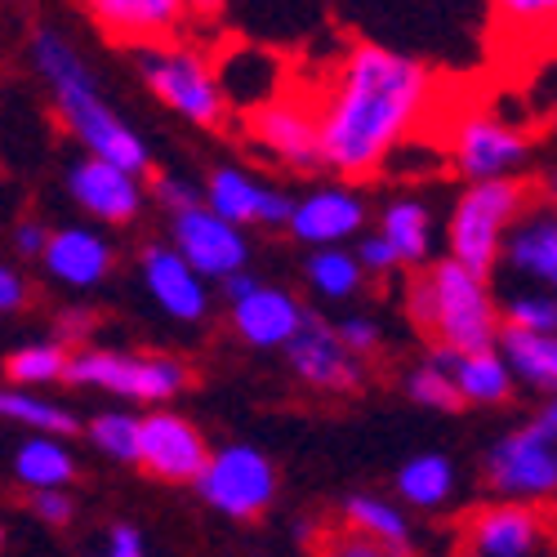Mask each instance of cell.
I'll return each mask as SVG.
<instances>
[{
  "mask_svg": "<svg viewBox=\"0 0 557 557\" xmlns=\"http://www.w3.org/2000/svg\"><path fill=\"white\" fill-rule=\"evenodd\" d=\"M433 95L437 76L420 59H406L375 40L352 45L331 85L312 99L321 170L339 174L344 183L380 174L429 116Z\"/></svg>",
  "mask_w": 557,
  "mask_h": 557,
  "instance_id": "6da1fadb",
  "label": "cell"
},
{
  "mask_svg": "<svg viewBox=\"0 0 557 557\" xmlns=\"http://www.w3.org/2000/svg\"><path fill=\"white\" fill-rule=\"evenodd\" d=\"M32 63L40 72V81L50 85V99L63 116V125L85 144L89 157H99L116 170H129L138 178L152 174V152L148 144L138 138L121 112L103 99V89L89 72V63L76 54V45L54 32V27H36L32 32Z\"/></svg>",
  "mask_w": 557,
  "mask_h": 557,
  "instance_id": "7a4b0ae2",
  "label": "cell"
},
{
  "mask_svg": "<svg viewBox=\"0 0 557 557\" xmlns=\"http://www.w3.org/2000/svg\"><path fill=\"white\" fill-rule=\"evenodd\" d=\"M406 317L414 321V331L429 335L446 352H482L495 348L499 335L491 282H482V276L450 259L414 268L406 286Z\"/></svg>",
  "mask_w": 557,
  "mask_h": 557,
  "instance_id": "3957f363",
  "label": "cell"
},
{
  "mask_svg": "<svg viewBox=\"0 0 557 557\" xmlns=\"http://www.w3.org/2000/svg\"><path fill=\"white\" fill-rule=\"evenodd\" d=\"M527 206H531L527 178L469 183L446 219V259L469 268L473 276H482V282H495L499 246L508 237V227L522 219Z\"/></svg>",
  "mask_w": 557,
  "mask_h": 557,
  "instance_id": "277c9868",
  "label": "cell"
},
{
  "mask_svg": "<svg viewBox=\"0 0 557 557\" xmlns=\"http://www.w3.org/2000/svg\"><path fill=\"white\" fill-rule=\"evenodd\" d=\"M138 72L152 95L183 121H193L201 129H227L232 108L219 89L214 76V59L193 40H170V45H152V50H138Z\"/></svg>",
  "mask_w": 557,
  "mask_h": 557,
  "instance_id": "5b68a950",
  "label": "cell"
},
{
  "mask_svg": "<svg viewBox=\"0 0 557 557\" xmlns=\"http://www.w3.org/2000/svg\"><path fill=\"white\" fill-rule=\"evenodd\" d=\"M486 486L513 504H548L557 491V401L548 397L527 424L486 450Z\"/></svg>",
  "mask_w": 557,
  "mask_h": 557,
  "instance_id": "8992f818",
  "label": "cell"
},
{
  "mask_svg": "<svg viewBox=\"0 0 557 557\" xmlns=\"http://www.w3.org/2000/svg\"><path fill=\"white\" fill-rule=\"evenodd\" d=\"M63 380L76 388H99L125 401H174L183 388L193 384L188 366L178 357H161V352H116V348H81L67 352V370Z\"/></svg>",
  "mask_w": 557,
  "mask_h": 557,
  "instance_id": "52a82bcc",
  "label": "cell"
},
{
  "mask_svg": "<svg viewBox=\"0 0 557 557\" xmlns=\"http://www.w3.org/2000/svg\"><path fill=\"white\" fill-rule=\"evenodd\" d=\"M193 486L201 491V499L214 513L250 522V518H263L276 499V469L259 446L232 442V446H219L206 455Z\"/></svg>",
  "mask_w": 557,
  "mask_h": 557,
  "instance_id": "ba28073f",
  "label": "cell"
},
{
  "mask_svg": "<svg viewBox=\"0 0 557 557\" xmlns=\"http://www.w3.org/2000/svg\"><path fill=\"white\" fill-rule=\"evenodd\" d=\"M535 157L531 134L499 112H469L455 121L450 134V165L469 183L491 178H522Z\"/></svg>",
  "mask_w": 557,
  "mask_h": 557,
  "instance_id": "9c48e42d",
  "label": "cell"
},
{
  "mask_svg": "<svg viewBox=\"0 0 557 557\" xmlns=\"http://www.w3.org/2000/svg\"><path fill=\"white\" fill-rule=\"evenodd\" d=\"M170 250L188 263L201 282H223L232 272L250 268V242L242 227L223 223L206 206L170 214Z\"/></svg>",
  "mask_w": 557,
  "mask_h": 557,
  "instance_id": "30bf717a",
  "label": "cell"
},
{
  "mask_svg": "<svg viewBox=\"0 0 557 557\" xmlns=\"http://www.w3.org/2000/svg\"><path fill=\"white\" fill-rule=\"evenodd\" d=\"M246 134L255 138V144L286 161L290 170H321V144H317V103L308 95H290V89H282L272 103L255 108L250 121H246Z\"/></svg>",
  "mask_w": 557,
  "mask_h": 557,
  "instance_id": "8fae6325",
  "label": "cell"
},
{
  "mask_svg": "<svg viewBox=\"0 0 557 557\" xmlns=\"http://www.w3.org/2000/svg\"><path fill=\"white\" fill-rule=\"evenodd\" d=\"M286 361L308 388L321 393H357L366 384V361L352 357L335 339V326H326L317 312H304V326L286 344Z\"/></svg>",
  "mask_w": 557,
  "mask_h": 557,
  "instance_id": "7c38bea8",
  "label": "cell"
},
{
  "mask_svg": "<svg viewBox=\"0 0 557 557\" xmlns=\"http://www.w3.org/2000/svg\"><path fill=\"white\" fill-rule=\"evenodd\" d=\"M85 10L99 23V32L125 50L170 45L193 18L188 0H85Z\"/></svg>",
  "mask_w": 557,
  "mask_h": 557,
  "instance_id": "4fadbf2b",
  "label": "cell"
},
{
  "mask_svg": "<svg viewBox=\"0 0 557 557\" xmlns=\"http://www.w3.org/2000/svg\"><path fill=\"white\" fill-rule=\"evenodd\" d=\"M201 206L232 227H286V219H290V197L237 165H223L210 174Z\"/></svg>",
  "mask_w": 557,
  "mask_h": 557,
  "instance_id": "5bb4252c",
  "label": "cell"
},
{
  "mask_svg": "<svg viewBox=\"0 0 557 557\" xmlns=\"http://www.w3.org/2000/svg\"><path fill=\"white\" fill-rule=\"evenodd\" d=\"M210 446L197 424L174 410H152L138 420V463L161 482H197Z\"/></svg>",
  "mask_w": 557,
  "mask_h": 557,
  "instance_id": "9a60e30c",
  "label": "cell"
},
{
  "mask_svg": "<svg viewBox=\"0 0 557 557\" xmlns=\"http://www.w3.org/2000/svg\"><path fill=\"white\" fill-rule=\"evenodd\" d=\"M473 557H535L548 548V513L544 504L499 499L469 518Z\"/></svg>",
  "mask_w": 557,
  "mask_h": 557,
  "instance_id": "2e32d148",
  "label": "cell"
},
{
  "mask_svg": "<svg viewBox=\"0 0 557 557\" xmlns=\"http://www.w3.org/2000/svg\"><path fill=\"white\" fill-rule=\"evenodd\" d=\"M286 227L295 237L312 250H331V246H344L348 237L366 227V201L352 183H326L299 201H290V219Z\"/></svg>",
  "mask_w": 557,
  "mask_h": 557,
  "instance_id": "e0dca14e",
  "label": "cell"
},
{
  "mask_svg": "<svg viewBox=\"0 0 557 557\" xmlns=\"http://www.w3.org/2000/svg\"><path fill=\"white\" fill-rule=\"evenodd\" d=\"M67 193L89 219L112 223V227L134 223L138 210H144V178L129 170H116L99 157H81L67 170Z\"/></svg>",
  "mask_w": 557,
  "mask_h": 557,
  "instance_id": "ac0fdd59",
  "label": "cell"
},
{
  "mask_svg": "<svg viewBox=\"0 0 557 557\" xmlns=\"http://www.w3.org/2000/svg\"><path fill=\"white\" fill-rule=\"evenodd\" d=\"M499 268H504V282L553 290V282H557V219L548 206H540V210L527 206L522 219L508 227V237L499 246Z\"/></svg>",
  "mask_w": 557,
  "mask_h": 557,
  "instance_id": "d6986e66",
  "label": "cell"
},
{
  "mask_svg": "<svg viewBox=\"0 0 557 557\" xmlns=\"http://www.w3.org/2000/svg\"><path fill=\"white\" fill-rule=\"evenodd\" d=\"M112 259L116 255H112L108 237L95 227H50L45 250H40L45 272L72 290H95L99 282H108Z\"/></svg>",
  "mask_w": 557,
  "mask_h": 557,
  "instance_id": "ffe728a7",
  "label": "cell"
},
{
  "mask_svg": "<svg viewBox=\"0 0 557 557\" xmlns=\"http://www.w3.org/2000/svg\"><path fill=\"white\" fill-rule=\"evenodd\" d=\"M304 304L290 290L276 286H255L246 299L232 304V331L250 348H286L295 339V331L304 326Z\"/></svg>",
  "mask_w": 557,
  "mask_h": 557,
  "instance_id": "44dd1931",
  "label": "cell"
},
{
  "mask_svg": "<svg viewBox=\"0 0 557 557\" xmlns=\"http://www.w3.org/2000/svg\"><path fill=\"white\" fill-rule=\"evenodd\" d=\"M144 286L157 299V308L174 321H201L210 312V282L183 263L170 246H148L144 250Z\"/></svg>",
  "mask_w": 557,
  "mask_h": 557,
  "instance_id": "7402d4cb",
  "label": "cell"
},
{
  "mask_svg": "<svg viewBox=\"0 0 557 557\" xmlns=\"http://www.w3.org/2000/svg\"><path fill=\"white\" fill-rule=\"evenodd\" d=\"M214 76L232 112H255L263 103H272L286 89V72L268 50H250V45H232L223 59H214Z\"/></svg>",
  "mask_w": 557,
  "mask_h": 557,
  "instance_id": "603a6c76",
  "label": "cell"
},
{
  "mask_svg": "<svg viewBox=\"0 0 557 557\" xmlns=\"http://www.w3.org/2000/svg\"><path fill=\"white\" fill-rule=\"evenodd\" d=\"M433 361L446 370V380L455 384L459 401L463 406H499L513 397V375L504 370L499 352L495 348H482V352H446V348H433Z\"/></svg>",
  "mask_w": 557,
  "mask_h": 557,
  "instance_id": "cb8c5ba5",
  "label": "cell"
},
{
  "mask_svg": "<svg viewBox=\"0 0 557 557\" xmlns=\"http://www.w3.org/2000/svg\"><path fill=\"white\" fill-rule=\"evenodd\" d=\"M495 352H499L508 375H513V384L553 397V388H557V335H535V331L499 326Z\"/></svg>",
  "mask_w": 557,
  "mask_h": 557,
  "instance_id": "d4e9b609",
  "label": "cell"
},
{
  "mask_svg": "<svg viewBox=\"0 0 557 557\" xmlns=\"http://www.w3.org/2000/svg\"><path fill=\"white\" fill-rule=\"evenodd\" d=\"M380 237L388 242V250L397 255L401 268H424L433 263V246H437V219L424 201L401 197L384 210L380 219Z\"/></svg>",
  "mask_w": 557,
  "mask_h": 557,
  "instance_id": "484cf974",
  "label": "cell"
},
{
  "mask_svg": "<svg viewBox=\"0 0 557 557\" xmlns=\"http://www.w3.org/2000/svg\"><path fill=\"white\" fill-rule=\"evenodd\" d=\"M344 522H348V535L410 557V522L397 504H388L380 495H352L344 504Z\"/></svg>",
  "mask_w": 557,
  "mask_h": 557,
  "instance_id": "4316f807",
  "label": "cell"
},
{
  "mask_svg": "<svg viewBox=\"0 0 557 557\" xmlns=\"http://www.w3.org/2000/svg\"><path fill=\"white\" fill-rule=\"evenodd\" d=\"M14 478L27 491H67V482L76 478V459H72V450L59 437L32 433L14 450Z\"/></svg>",
  "mask_w": 557,
  "mask_h": 557,
  "instance_id": "83f0119b",
  "label": "cell"
},
{
  "mask_svg": "<svg viewBox=\"0 0 557 557\" xmlns=\"http://www.w3.org/2000/svg\"><path fill=\"white\" fill-rule=\"evenodd\" d=\"M0 420H14V424H23L27 433L59 437V442L81 429L76 414H72L63 401H50V397L27 393V388H0Z\"/></svg>",
  "mask_w": 557,
  "mask_h": 557,
  "instance_id": "f1b7e54d",
  "label": "cell"
},
{
  "mask_svg": "<svg viewBox=\"0 0 557 557\" xmlns=\"http://www.w3.org/2000/svg\"><path fill=\"white\" fill-rule=\"evenodd\" d=\"M397 495L410 504V508H442L450 495H455V463L446 455H414L401 463L397 473Z\"/></svg>",
  "mask_w": 557,
  "mask_h": 557,
  "instance_id": "f546056e",
  "label": "cell"
},
{
  "mask_svg": "<svg viewBox=\"0 0 557 557\" xmlns=\"http://www.w3.org/2000/svg\"><path fill=\"white\" fill-rule=\"evenodd\" d=\"M499 326H513V331H535V335H557V295L544 286H518V282H504L499 299Z\"/></svg>",
  "mask_w": 557,
  "mask_h": 557,
  "instance_id": "4dcf8cb0",
  "label": "cell"
},
{
  "mask_svg": "<svg viewBox=\"0 0 557 557\" xmlns=\"http://www.w3.org/2000/svg\"><path fill=\"white\" fill-rule=\"evenodd\" d=\"M308 286L317 290V299H326V304H344V299L361 295L366 272L357 268L352 250H344V246L312 250V259H308Z\"/></svg>",
  "mask_w": 557,
  "mask_h": 557,
  "instance_id": "1f68e13d",
  "label": "cell"
},
{
  "mask_svg": "<svg viewBox=\"0 0 557 557\" xmlns=\"http://www.w3.org/2000/svg\"><path fill=\"white\" fill-rule=\"evenodd\" d=\"M63 370H67V348L45 339V344H23L5 357V375H10V388H50V384H63Z\"/></svg>",
  "mask_w": 557,
  "mask_h": 557,
  "instance_id": "d6a6232c",
  "label": "cell"
},
{
  "mask_svg": "<svg viewBox=\"0 0 557 557\" xmlns=\"http://www.w3.org/2000/svg\"><path fill=\"white\" fill-rule=\"evenodd\" d=\"M491 10H495V23L504 36L535 45V40H548V32H553L557 0H491Z\"/></svg>",
  "mask_w": 557,
  "mask_h": 557,
  "instance_id": "836d02e7",
  "label": "cell"
},
{
  "mask_svg": "<svg viewBox=\"0 0 557 557\" xmlns=\"http://www.w3.org/2000/svg\"><path fill=\"white\" fill-rule=\"evenodd\" d=\"M89 442L121 463H138V414H129V410L95 414V420H89Z\"/></svg>",
  "mask_w": 557,
  "mask_h": 557,
  "instance_id": "e575fe53",
  "label": "cell"
},
{
  "mask_svg": "<svg viewBox=\"0 0 557 557\" xmlns=\"http://www.w3.org/2000/svg\"><path fill=\"white\" fill-rule=\"evenodd\" d=\"M406 393H410V401L414 406H429V410H463V401H459V393H455V384L446 380V370L429 357V361H420L406 375Z\"/></svg>",
  "mask_w": 557,
  "mask_h": 557,
  "instance_id": "d590c367",
  "label": "cell"
},
{
  "mask_svg": "<svg viewBox=\"0 0 557 557\" xmlns=\"http://www.w3.org/2000/svg\"><path fill=\"white\" fill-rule=\"evenodd\" d=\"M335 339L352 352V357H375L384 348V331H380V321H370V317H344L339 326H335Z\"/></svg>",
  "mask_w": 557,
  "mask_h": 557,
  "instance_id": "8d00e7d4",
  "label": "cell"
},
{
  "mask_svg": "<svg viewBox=\"0 0 557 557\" xmlns=\"http://www.w3.org/2000/svg\"><path fill=\"white\" fill-rule=\"evenodd\" d=\"M95 331H99V312L72 304V308H63L59 321H54V344H63V348H67V344H85Z\"/></svg>",
  "mask_w": 557,
  "mask_h": 557,
  "instance_id": "74e56055",
  "label": "cell"
},
{
  "mask_svg": "<svg viewBox=\"0 0 557 557\" xmlns=\"http://www.w3.org/2000/svg\"><path fill=\"white\" fill-rule=\"evenodd\" d=\"M152 193L165 206V214H183V210H197L201 206V188H193L188 178H174V174L152 178Z\"/></svg>",
  "mask_w": 557,
  "mask_h": 557,
  "instance_id": "f35d334b",
  "label": "cell"
},
{
  "mask_svg": "<svg viewBox=\"0 0 557 557\" xmlns=\"http://www.w3.org/2000/svg\"><path fill=\"white\" fill-rule=\"evenodd\" d=\"M352 259H357V268H361L366 276H393V272L401 268V263H397V255L388 250V242L380 237V232H370V237H361Z\"/></svg>",
  "mask_w": 557,
  "mask_h": 557,
  "instance_id": "ab89813d",
  "label": "cell"
},
{
  "mask_svg": "<svg viewBox=\"0 0 557 557\" xmlns=\"http://www.w3.org/2000/svg\"><path fill=\"white\" fill-rule=\"evenodd\" d=\"M32 513L45 518L50 527H67L76 518V504L67 491H32Z\"/></svg>",
  "mask_w": 557,
  "mask_h": 557,
  "instance_id": "60d3db41",
  "label": "cell"
},
{
  "mask_svg": "<svg viewBox=\"0 0 557 557\" xmlns=\"http://www.w3.org/2000/svg\"><path fill=\"white\" fill-rule=\"evenodd\" d=\"M18 308H27V282L18 268L0 263V312H18Z\"/></svg>",
  "mask_w": 557,
  "mask_h": 557,
  "instance_id": "b9f144b4",
  "label": "cell"
},
{
  "mask_svg": "<svg viewBox=\"0 0 557 557\" xmlns=\"http://www.w3.org/2000/svg\"><path fill=\"white\" fill-rule=\"evenodd\" d=\"M326 557H401V553L380 548V544H366V540H357V535H335V540L326 544Z\"/></svg>",
  "mask_w": 557,
  "mask_h": 557,
  "instance_id": "7bdbcfd3",
  "label": "cell"
},
{
  "mask_svg": "<svg viewBox=\"0 0 557 557\" xmlns=\"http://www.w3.org/2000/svg\"><path fill=\"white\" fill-rule=\"evenodd\" d=\"M45 237H50V227H45V223H36V219H23V223L14 227V250H18L23 259H40V250H45Z\"/></svg>",
  "mask_w": 557,
  "mask_h": 557,
  "instance_id": "ee69618b",
  "label": "cell"
},
{
  "mask_svg": "<svg viewBox=\"0 0 557 557\" xmlns=\"http://www.w3.org/2000/svg\"><path fill=\"white\" fill-rule=\"evenodd\" d=\"M99 557H148L144 553V535H138L134 527H112L108 553H99Z\"/></svg>",
  "mask_w": 557,
  "mask_h": 557,
  "instance_id": "f6af8a7d",
  "label": "cell"
},
{
  "mask_svg": "<svg viewBox=\"0 0 557 557\" xmlns=\"http://www.w3.org/2000/svg\"><path fill=\"white\" fill-rule=\"evenodd\" d=\"M255 286H259V282H255V272H250V268H246V272H232V276H223V295H227L232 304L246 299Z\"/></svg>",
  "mask_w": 557,
  "mask_h": 557,
  "instance_id": "bcb514c9",
  "label": "cell"
},
{
  "mask_svg": "<svg viewBox=\"0 0 557 557\" xmlns=\"http://www.w3.org/2000/svg\"><path fill=\"white\" fill-rule=\"evenodd\" d=\"M223 5H227V0H188V10L193 14H206V18H214Z\"/></svg>",
  "mask_w": 557,
  "mask_h": 557,
  "instance_id": "7dc6e473",
  "label": "cell"
},
{
  "mask_svg": "<svg viewBox=\"0 0 557 557\" xmlns=\"http://www.w3.org/2000/svg\"><path fill=\"white\" fill-rule=\"evenodd\" d=\"M0 540H5V531H0Z\"/></svg>",
  "mask_w": 557,
  "mask_h": 557,
  "instance_id": "c3c4849f",
  "label": "cell"
},
{
  "mask_svg": "<svg viewBox=\"0 0 557 557\" xmlns=\"http://www.w3.org/2000/svg\"><path fill=\"white\" fill-rule=\"evenodd\" d=\"M463 557H473V553H463Z\"/></svg>",
  "mask_w": 557,
  "mask_h": 557,
  "instance_id": "681fc988",
  "label": "cell"
}]
</instances>
